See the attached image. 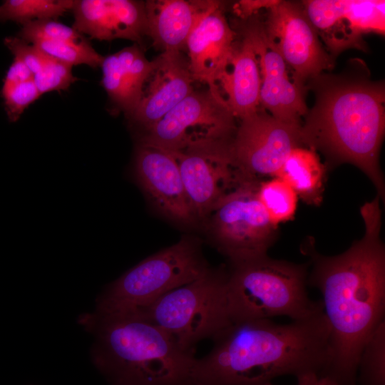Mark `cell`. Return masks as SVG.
<instances>
[{
    "label": "cell",
    "mask_w": 385,
    "mask_h": 385,
    "mask_svg": "<svg viewBox=\"0 0 385 385\" xmlns=\"http://www.w3.org/2000/svg\"><path fill=\"white\" fill-rule=\"evenodd\" d=\"M297 385H339L328 376H321L317 372H307L297 376ZM263 385H273L271 382Z\"/></svg>",
    "instance_id": "33"
},
{
    "label": "cell",
    "mask_w": 385,
    "mask_h": 385,
    "mask_svg": "<svg viewBox=\"0 0 385 385\" xmlns=\"http://www.w3.org/2000/svg\"><path fill=\"white\" fill-rule=\"evenodd\" d=\"M147 34L163 52H181L197 24L221 6L217 1L157 0L145 3Z\"/></svg>",
    "instance_id": "19"
},
{
    "label": "cell",
    "mask_w": 385,
    "mask_h": 385,
    "mask_svg": "<svg viewBox=\"0 0 385 385\" xmlns=\"http://www.w3.org/2000/svg\"><path fill=\"white\" fill-rule=\"evenodd\" d=\"M235 118L220 90H193L143 131L140 143L170 153L228 143L237 129Z\"/></svg>",
    "instance_id": "8"
},
{
    "label": "cell",
    "mask_w": 385,
    "mask_h": 385,
    "mask_svg": "<svg viewBox=\"0 0 385 385\" xmlns=\"http://www.w3.org/2000/svg\"><path fill=\"white\" fill-rule=\"evenodd\" d=\"M376 195L360 208L365 231L349 249L324 256L307 248L313 265L307 284L318 289L329 334L319 373L339 385H357L361 350L384 321L385 248L380 237L381 210Z\"/></svg>",
    "instance_id": "1"
},
{
    "label": "cell",
    "mask_w": 385,
    "mask_h": 385,
    "mask_svg": "<svg viewBox=\"0 0 385 385\" xmlns=\"http://www.w3.org/2000/svg\"><path fill=\"white\" fill-rule=\"evenodd\" d=\"M357 385H385V320L365 343L359 360Z\"/></svg>",
    "instance_id": "25"
},
{
    "label": "cell",
    "mask_w": 385,
    "mask_h": 385,
    "mask_svg": "<svg viewBox=\"0 0 385 385\" xmlns=\"http://www.w3.org/2000/svg\"><path fill=\"white\" fill-rule=\"evenodd\" d=\"M301 125L279 120L260 106L240 120L228 144L232 163L249 180L274 178L291 150L303 146Z\"/></svg>",
    "instance_id": "10"
},
{
    "label": "cell",
    "mask_w": 385,
    "mask_h": 385,
    "mask_svg": "<svg viewBox=\"0 0 385 385\" xmlns=\"http://www.w3.org/2000/svg\"><path fill=\"white\" fill-rule=\"evenodd\" d=\"M210 268L200 243L185 237L148 257L109 284L98 297L95 313L138 314L168 292L204 275Z\"/></svg>",
    "instance_id": "6"
},
{
    "label": "cell",
    "mask_w": 385,
    "mask_h": 385,
    "mask_svg": "<svg viewBox=\"0 0 385 385\" xmlns=\"http://www.w3.org/2000/svg\"><path fill=\"white\" fill-rule=\"evenodd\" d=\"M232 266L227 295L232 323L277 316L297 320L312 314L322 304V300L309 297L306 264L267 255Z\"/></svg>",
    "instance_id": "5"
},
{
    "label": "cell",
    "mask_w": 385,
    "mask_h": 385,
    "mask_svg": "<svg viewBox=\"0 0 385 385\" xmlns=\"http://www.w3.org/2000/svg\"><path fill=\"white\" fill-rule=\"evenodd\" d=\"M228 143L180 153L176 159L195 217L203 218L225 195L249 181L232 163Z\"/></svg>",
    "instance_id": "13"
},
{
    "label": "cell",
    "mask_w": 385,
    "mask_h": 385,
    "mask_svg": "<svg viewBox=\"0 0 385 385\" xmlns=\"http://www.w3.org/2000/svg\"><path fill=\"white\" fill-rule=\"evenodd\" d=\"M259 183L249 181L237 187L206 216L216 246L232 265L267 255L277 238V227L270 222L257 198Z\"/></svg>",
    "instance_id": "9"
},
{
    "label": "cell",
    "mask_w": 385,
    "mask_h": 385,
    "mask_svg": "<svg viewBox=\"0 0 385 385\" xmlns=\"http://www.w3.org/2000/svg\"><path fill=\"white\" fill-rule=\"evenodd\" d=\"M28 43L33 44L46 55L72 66L84 64L96 68L101 66L104 58L92 46H78L67 42L43 38H34Z\"/></svg>",
    "instance_id": "26"
},
{
    "label": "cell",
    "mask_w": 385,
    "mask_h": 385,
    "mask_svg": "<svg viewBox=\"0 0 385 385\" xmlns=\"http://www.w3.org/2000/svg\"><path fill=\"white\" fill-rule=\"evenodd\" d=\"M72 67L68 63L49 56L41 70L34 76L40 94L67 89L77 80L73 75Z\"/></svg>",
    "instance_id": "28"
},
{
    "label": "cell",
    "mask_w": 385,
    "mask_h": 385,
    "mask_svg": "<svg viewBox=\"0 0 385 385\" xmlns=\"http://www.w3.org/2000/svg\"><path fill=\"white\" fill-rule=\"evenodd\" d=\"M242 36L241 41L235 42L230 63L218 81L227 95L225 100L230 110L240 120L254 113L259 108L261 87L254 47L244 32Z\"/></svg>",
    "instance_id": "21"
},
{
    "label": "cell",
    "mask_w": 385,
    "mask_h": 385,
    "mask_svg": "<svg viewBox=\"0 0 385 385\" xmlns=\"http://www.w3.org/2000/svg\"><path fill=\"white\" fill-rule=\"evenodd\" d=\"M1 94L10 122H16L24 110L41 96L34 79L13 84L4 83Z\"/></svg>",
    "instance_id": "29"
},
{
    "label": "cell",
    "mask_w": 385,
    "mask_h": 385,
    "mask_svg": "<svg viewBox=\"0 0 385 385\" xmlns=\"http://www.w3.org/2000/svg\"><path fill=\"white\" fill-rule=\"evenodd\" d=\"M314 103L301 125L303 146L332 163H350L373 183L384 201L379 153L385 130V87L371 78L365 62L352 58L338 73L323 72L304 85Z\"/></svg>",
    "instance_id": "3"
},
{
    "label": "cell",
    "mask_w": 385,
    "mask_h": 385,
    "mask_svg": "<svg viewBox=\"0 0 385 385\" xmlns=\"http://www.w3.org/2000/svg\"><path fill=\"white\" fill-rule=\"evenodd\" d=\"M155 66V60L148 61L135 43L103 58L102 85L111 101L127 116L137 108Z\"/></svg>",
    "instance_id": "20"
},
{
    "label": "cell",
    "mask_w": 385,
    "mask_h": 385,
    "mask_svg": "<svg viewBox=\"0 0 385 385\" xmlns=\"http://www.w3.org/2000/svg\"><path fill=\"white\" fill-rule=\"evenodd\" d=\"M34 79V74L20 59L14 58L4 80V84H13Z\"/></svg>",
    "instance_id": "31"
},
{
    "label": "cell",
    "mask_w": 385,
    "mask_h": 385,
    "mask_svg": "<svg viewBox=\"0 0 385 385\" xmlns=\"http://www.w3.org/2000/svg\"><path fill=\"white\" fill-rule=\"evenodd\" d=\"M325 170L316 151L299 146L291 150L274 177L286 182L307 204L319 205L322 200Z\"/></svg>",
    "instance_id": "22"
},
{
    "label": "cell",
    "mask_w": 385,
    "mask_h": 385,
    "mask_svg": "<svg viewBox=\"0 0 385 385\" xmlns=\"http://www.w3.org/2000/svg\"><path fill=\"white\" fill-rule=\"evenodd\" d=\"M133 173L140 188L164 215L185 224L195 220L172 153L140 143L135 153Z\"/></svg>",
    "instance_id": "15"
},
{
    "label": "cell",
    "mask_w": 385,
    "mask_h": 385,
    "mask_svg": "<svg viewBox=\"0 0 385 385\" xmlns=\"http://www.w3.org/2000/svg\"><path fill=\"white\" fill-rule=\"evenodd\" d=\"M301 3L332 57L352 48L365 51L364 34H384V1L309 0Z\"/></svg>",
    "instance_id": "12"
},
{
    "label": "cell",
    "mask_w": 385,
    "mask_h": 385,
    "mask_svg": "<svg viewBox=\"0 0 385 385\" xmlns=\"http://www.w3.org/2000/svg\"><path fill=\"white\" fill-rule=\"evenodd\" d=\"M155 61L141 99L128 117L143 131L155 125L193 91L189 63L181 52H163Z\"/></svg>",
    "instance_id": "16"
},
{
    "label": "cell",
    "mask_w": 385,
    "mask_h": 385,
    "mask_svg": "<svg viewBox=\"0 0 385 385\" xmlns=\"http://www.w3.org/2000/svg\"><path fill=\"white\" fill-rule=\"evenodd\" d=\"M73 0H6L0 5V21L21 25L38 19H53L72 10Z\"/></svg>",
    "instance_id": "24"
},
{
    "label": "cell",
    "mask_w": 385,
    "mask_h": 385,
    "mask_svg": "<svg viewBox=\"0 0 385 385\" xmlns=\"http://www.w3.org/2000/svg\"><path fill=\"white\" fill-rule=\"evenodd\" d=\"M245 26L242 31L250 39L259 63L260 106L279 120L302 123L308 111L305 88L290 80L285 62L265 38L261 21L254 18Z\"/></svg>",
    "instance_id": "14"
},
{
    "label": "cell",
    "mask_w": 385,
    "mask_h": 385,
    "mask_svg": "<svg viewBox=\"0 0 385 385\" xmlns=\"http://www.w3.org/2000/svg\"><path fill=\"white\" fill-rule=\"evenodd\" d=\"M79 323L94 337L91 359L109 385H186L194 352L145 317L92 312Z\"/></svg>",
    "instance_id": "4"
},
{
    "label": "cell",
    "mask_w": 385,
    "mask_h": 385,
    "mask_svg": "<svg viewBox=\"0 0 385 385\" xmlns=\"http://www.w3.org/2000/svg\"><path fill=\"white\" fill-rule=\"evenodd\" d=\"M277 1H240L236 5L235 10L242 19H247L255 14L260 9H268Z\"/></svg>",
    "instance_id": "32"
},
{
    "label": "cell",
    "mask_w": 385,
    "mask_h": 385,
    "mask_svg": "<svg viewBox=\"0 0 385 385\" xmlns=\"http://www.w3.org/2000/svg\"><path fill=\"white\" fill-rule=\"evenodd\" d=\"M329 327L322 304L287 324L271 319L232 323L195 359L186 385H263L278 376L319 374L327 356Z\"/></svg>",
    "instance_id": "2"
},
{
    "label": "cell",
    "mask_w": 385,
    "mask_h": 385,
    "mask_svg": "<svg viewBox=\"0 0 385 385\" xmlns=\"http://www.w3.org/2000/svg\"><path fill=\"white\" fill-rule=\"evenodd\" d=\"M235 39L236 33L228 24L221 6L207 15L187 41L193 80L212 90L219 89L217 83L230 63Z\"/></svg>",
    "instance_id": "18"
},
{
    "label": "cell",
    "mask_w": 385,
    "mask_h": 385,
    "mask_svg": "<svg viewBox=\"0 0 385 385\" xmlns=\"http://www.w3.org/2000/svg\"><path fill=\"white\" fill-rule=\"evenodd\" d=\"M4 44L11 51L14 58L20 59L30 69L34 76L43 67L49 56L33 44L17 36L6 37Z\"/></svg>",
    "instance_id": "30"
},
{
    "label": "cell",
    "mask_w": 385,
    "mask_h": 385,
    "mask_svg": "<svg viewBox=\"0 0 385 385\" xmlns=\"http://www.w3.org/2000/svg\"><path fill=\"white\" fill-rule=\"evenodd\" d=\"M267 9L261 21L264 34L291 68L294 83L304 87L309 80L333 68L334 58L320 43L302 3L277 1Z\"/></svg>",
    "instance_id": "11"
},
{
    "label": "cell",
    "mask_w": 385,
    "mask_h": 385,
    "mask_svg": "<svg viewBox=\"0 0 385 385\" xmlns=\"http://www.w3.org/2000/svg\"><path fill=\"white\" fill-rule=\"evenodd\" d=\"M257 196L274 227H278L279 224L294 217L299 197L293 188L282 179L274 177L260 182Z\"/></svg>",
    "instance_id": "23"
},
{
    "label": "cell",
    "mask_w": 385,
    "mask_h": 385,
    "mask_svg": "<svg viewBox=\"0 0 385 385\" xmlns=\"http://www.w3.org/2000/svg\"><path fill=\"white\" fill-rule=\"evenodd\" d=\"M228 273L208 271L158 299L140 314L165 331L183 349L214 339L232 322L227 295Z\"/></svg>",
    "instance_id": "7"
},
{
    "label": "cell",
    "mask_w": 385,
    "mask_h": 385,
    "mask_svg": "<svg viewBox=\"0 0 385 385\" xmlns=\"http://www.w3.org/2000/svg\"><path fill=\"white\" fill-rule=\"evenodd\" d=\"M19 37L26 42L34 38H43L67 42L78 46H91L82 34L73 27L53 19H38L23 24Z\"/></svg>",
    "instance_id": "27"
},
{
    "label": "cell",
    "mask_w": 385,
    "mask_h": 385,
    "mask_svg": "<svg viewBox=\"0 0 385 385\" xmlns=\"http://www.w3.org/2000/svg\"><path fill=\"white\" fill-rule=\"evenodd\" d=\"M73 28L93 38L140 43L147 34L145 3L132 0H73Z\"/></svg>",
    "instance_id": "17"
}]
</instances>
